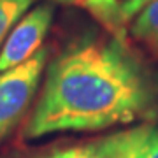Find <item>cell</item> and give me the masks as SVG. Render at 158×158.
<instances>
[{
	"mask_svg": "<svg viewBox=\"0 0 158 158\" xmlns=\"http://www.w3.org/2000/svg\"><path fill=\"white\" fill-rule=\"evenodd\" d=\"M151 102L146 72L119 40H81L48 65L25 137L127 125L144 116Z\"/></svg>",
	"mask_w": 158,
	"mask_h": 158,
	"instance_id": "1",
	"label": "cell"
},
{
	"mask_svg": "<svg viewBox=\"0 0 158 158\" xmlns=\"http://www.w3.org/2000/svg\"><path fill=\"white\" fill-rule=\"evenodd\" d=\"M49 49L42 48L25 63L0 72V141L18 127L28 111L46 70Z\"/></svg>",
	"mask_w": 158,
	"mask_h": 158,
	"instance_id": "2",
	"label": "cell"
},
{
	"mask_svg": "<svg viewBox=\"0 0 158 158\" xmlns=\"http://www.w3.org/2000/svg\"><path fill=\"white\" fill-rule=\"evenodd\" d=\"M53 18L55 7L51 4H39L18 19L0 48V72L21 65L42 49Z\"/></svg>",
	"mask_w": 158,
	"mask_h": 158,
	"instance_id": "3",
	"label": "cell"
},
{
	"mask_svg": "<svg viewBox=\"0 0 158 158\" xmlns=\"http://www.w3.org/2000/svg\"><path fill=\"white\" fill-rule=\"evenodd\" d=\"M91 144L107 158H158V125L142 123L100 137Z\"/></svg>",
	"mask_w": 158,
	"mask_h": 158,
	"instance_id": "4",
	"label": "cell"
},
{
	"mask_svg": "<svg viewBox=\"0 0 158 158\" xmlns=\"http://www.w3.org/2000/svg\"><path fill=\"white\" fill-rule=\"evenodd\" d=\"M130 34L158 55V0L149 2L137 12L130 25Z\"/></svg>",
	"mask_w": 158,
	"mask_h": 158,
	"instance_id": "5",
	"label": "cell"
},
{
	"mask_svg": "<svg viewBox=\"0 0 158 158\" xmlns=\"http://www.w3.org/2000/svg\"><path fill=\"white\" fill-rule=\"evenodd\" d=\"M34 0H0V48L16 21L28 11Z\"/></svg>",
	"mask_w": 158,
	"mask_h": 158,
	"instance_id": "6",
	"label": "cell"
},
{
	"mask_svg": "<svg viewBox=\"0 0 158 158\" xmlns=\"http://www.w3.org/2000/svg\"><path fill=\"white\" fill-rule=\"evenodd\" d=\"M39 158H107L104 153H100L91 142L81 144V146H72V148H63L58 151H53L49 155Z\"/></svg>",
	"mask_w": 158,
	"mask_h": 158,
	"instance_id": "7",
	"label": "cell"
},
{
	"mask_svg": "<svg viewBox=\"0 0 158 158\" xmlns=\"http://www.w3.org/2000/svg\"><path fill=\"white\" fill-rule=\"evenodd\" d=\"M153 0H125L121 4H118V11H116V16H118V23L130 21L132 18L137 16V12L141 11L144 6H148Z\"/></svg>",
	"mask_w": 158,
	"mask_h": 158,
	"instance_id": "8",
	"label": "cell"
},
{
	"mask_svg": "<svg viewBox=\"0 0 158 158\" xmlns=\"http://www.w3.org/2000/svg\"><path fill=\"white\" fill-rule=\"evenodd\" d=\"M51 2H60V4H79V2H85V0H51Z\"/></svg>",
	"mask_w": 158,
	"mask_h": 158,
	"instance_id": "9",
	"label": "cell"
}]
</instances>
